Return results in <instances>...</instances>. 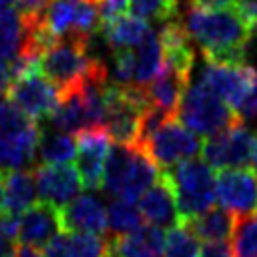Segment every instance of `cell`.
Segmentation results:
<instances>
[{"mask_svg": "<svg viewBox=\"0 0 257 257\" xmlns=\"http://www.w3.org/2000/svg\"><path fill=\"white\" fill-rule=\"evenodd\" d=\"M183 26L209 62H245L253 32L235 6L203 8L189 4Z\"/></svg>", "mask_w": 257, "mask_h": 257, "instance_id": "obj_1", "label": "cell"}, {"mask_svg": "<svg viewBox=\"0 0 257 257\" xmlns=\"http://www.w3.org/2000/svg\"><path fill=\"white\" fill-rule=\"evenodd\" d=\"M90 38L64 36L56 38L40 54V72L62 94L80 90L88 80L106 78V64L88 52Z\"/></svg>", "mask_w": 257, "mask_h": 257, "instance_id": "obj_2", "label": "cell"}, {"mask_svg": "<svg viewBox=\"0 0 257 257\" xmlns=\"http://www.w3.org/2000/svg\"><path fill=\"white\" fill-rule=\"evenodd\" d=\"M155 161L139 145H114L108 149L102 191L112 199L137 203L143 193L159 179Z\"/></svg>", "mask_w": 257, "mask_h": 257, "instance_id": "obj_3", "label": "cell"}, {"mask_svg": "<svg viewBox=\"0 0 257 257\" xmlns=\"http://www.w3.org/2000/svg\"><path fill=\"white\" fill-rule=\"evenodd\" d=\"M163 175L167 177L175 193L181 223L213 207L217 199V193H215L217 177L213 175V167L207 165L205 161H199L193 157L163 171Z\"/></svg>", "mask_w": 257, "mask_h": 257, "instance_id": "obj_4", "label": "cell"}, {"mask_svg": "<svg viewBox=\"0 0 257 257\" xmlns=\"http://www.w3.org/2000/svg\"><path fill=\"white\" fill-rule=\"evenodd\" d=\"M42 128L0 96V169H30L38 157Z\"/></svg>", "mask_w": 257, "mask_h": 257, "instance_id": "obj_5", "label": "cell"}, {"mask_svg": "<svg viewBox=\"0 0 257 257\" xmlns=\"http://www.w3.org/2000/svg\"><path fill=\"white\" fill-rule=\"evenodd\" d=\"M177 116L199 137H213L241 122L239 112L229 106L203 78L197 84L187 86Z\"/></svg>", "mask_w": 257, "mask_h": 257, "instance_id": "obj_6", "label": "cell"}, {"mask_svg": "<svg viewBox=\"0 0 257 257\" xmlns=\"http://www.w3.org/2000/svg\"><path fill=\"white\" fill-rule=\"evenodd\" d=\"M203 161L213 169H249L257 173V133L241 122L207 137Z\"/></svg>", "mask_w": 257, "mask_h": 257, "instance_id": "obj_7", "label": "cell"}, {"mask_svg": "<svg viewBox=\"0 0 257 257\" xmlns=\"http://www.w3.org/2000/svg\"><path fill=\"white\" fill-rule=\"evenodd\" d=\"M54 38H92L100 26V0H50L42 18Z\"/></svg>", "mask_w": 257, "mask_h": 257, "instance_id": "obj_8", "label": "cell"}, {"mask_svg": "<svg viewBox=\"0 0 257 257\" xmlns=\"http://www.w3.org/2000/svg\"><path fill=\"white\" fill-rule=\"evenodd\" d=\"M139 147L163 171L175 167L177 163H183L187 159H193L201 151L199 135H195L191 128H187L179 120V116H173V118L165 120Z\"/></svg>", "mask_w": 257, "mask_h": 257, "instance_id": "obj_9", "label": "cell"}, {"mask_svg": "<svg viewBox=\"0 0 257 257\" xmlns=\"http://www.w3.org/2000/svg\"><path fill=\"white\" fill-rule=\"evenodd\" d=\"M6 98L34 122L50 118L60 104V90L40 72L30 70L12 78Z\"/></svg>", "mask_w": 257, "mask_h": 257, "instance_id": "obj_10", "label": "cell"}, {"mask_svg": "<svg viewBox=\"0 0 257 257\" xmlns=\"http://www.w3.org/2000/svg\"><path fill=\"white\" fill-rule=\"evenodd\" d=\"M203 80L235 110L257 90V68L245 62H209L203 68Z\"/></svg>", "mask_w": 257, "mask_h": 257, "instance_id": "obj_11", "label": "cell"}, {"mask_svg": "<svg viewBox=\"0 0 257 257\" xmlns=\"http://www.w3.org/2000/svg\"><path fill=\"white\" fill-rule=\"evenodd\" d=\"M110 135L104 126H88L76 133V171L82 187L98 191L102 187Z\"/></svg>", "mask_w": 257, "mask_h": 257, "instance_id": "obj_12", "label": "cell"}, {"mask_svg": "<svg viewBox=\"0 0 257 257\" xmlns=\"http://www.w3.org/2000/svg\"><path fill=\"white\" fill-rule=\"evenodd\" d=\"M217 201L237 217L257 213V173L249 169H219Z\"/></svg>", "mask_w": 257, "mask_h": 257, "instance_id": "obj_13", "label": "cell"}, {"mask_svg": "<svg viewBox=\"0 0 257 257\" xmlns=\"http://www.w3.org/2000/svg\"><path fill=\"white\" fill-rule=\"evenodd\" d=\"M34 175H36L38 197L44 203H50L54 207H62L80 195L82 181L78 177V171L70 163L38 165Z\"/></svg>", "mask_w": 257, "mask_h": 257, "instance_id": "obj_14", "label": "cell"}, {"mask_svg": "<svg viewBox=\"0 0 257 257\" xmlns=\"http://www.w3.org/2000/svg\"><path fill=\"white\" fill-rule=\"evenodd\" d=\"M60 229L76 233H106V209L92 195H78L70 203L58 207Z\"/></svg>", "mask_w": 257, "mask_h": 257, "instance_id": "obj_15", "label": "cell"}, {"mask_svg": "<svg viewBox=\"0 0 257 257\" xmlns=\"http://www.w3.org/2000/svg\"><path fill=\"white\" fill-rule=\"evenodd\" d=\"M60 229V215L58 207L50 203H34L30 209H26L18 219V239L22 245L30 247H46Z\"/></svg>", "mask_w": 257, "mask_h": 257, "instance_id": "obj_16", "label": "cell"}, {"mask_svg": "<svg viewBox=\"0 0 257 257\" xmlns=\"http://www.w3.org/2000/svg\"><path fill=\"white\" fill-rule=\"evenodd\" d=\"M139 209L149 225H155L161 229H165V227L173 229V227L181 225V215L177 209L175 193H173L167 177L163 175V171H161L159 179L139 199Z\"/></svg>", "mask_w": 257, "mask_h": 257, "instance_id": "obj_17", "label": "cell"}, {"mask_svg": "<svg viewBox=\"0 0 257 257\" xmlns=\"http://www.w3.org/2000/svg\"><path fill=\"white\" fill-rule=\"evenodd\" d=\"M167 235L161 227L143 225L133 233L110 237L104 257H163Z\"/></svg>", "mask_w": 257, "mask_h": 257, "instance_id": "obj_18", "label": "cell"}, {"mask_svg": "<svg viewBox=\"0 0 257 257\" xmlns=\"http://www.w3.org/2000/svg\"><path fill=\"white\" fill-rule=\"evenodd\" d=\"M159 40H161V48H163L165 68L175 70L185 78H191V72L195 66V50H193L191 36L187 32V28L175 20L163 22Z\"/></svg>", "mask_w": 257, "mask_h": 257, "instance_id": "obj_19", "label": "cell"}, {"mask_svg": "<svg viewBox=\"0 0 257 257\" xmlns=\"http://www.w3.org/2000/svg\"><path fill=\"white\" fill-rule=\"evenodd\" d=\"M106 245L102 235L64 231L44 247V257H104Z\"/></svg>", "mask_w": 257, "mask_h": 257, "instance_id": "obj_20", "label": "cell"}, {"mask_svg": "<svg viewBox=\"0 0 257 257\" xmlns=\"http://www.w3.org/2000/svg\"><path fill=\"white\" fill-rule=\"evenodd\" d=\"M187 86H189V78L163 66V72L151 84L145 86V92H147L151 106H155L171 116H177L179 104L183 100Z\"/></svg>", "mask_w": 257, "mask_h": 257, "instance_id": "obj_21", "label": "cell"}, {"mask_svg": "<svg viewBox=\"0 0 257 257\" xmlns=\"http://www.w3.org/2000/svg\"><path fill=\"white\" fill-rule=\"evenodd\" d=\"M237 215L223 209V207H211L205 213L191 217L183 221L189 231L203 241H231L237 227Z\"/></svg>", "mask_w": 257, "mask_h": 257, "instance_id": "obj_22", "label": "cell"}, {"mask_svg": "<svg viewBox=\"0 0 257 257\" xmlns=\"http://www.w3.org/2000/svg\"><path fill=\"white\" fill-rule=\"evenodd\" d=\"M4 191H6V213L22 215L36 201V175L30 169H10L4 171Z\"/></svg>", "mask_w": 257, "mask_h": 257, "instance_id": "obj_23", "label": "cell"}, {"mask_svg": "<svg viewBox=\"0 0 257 257\" xmlns=\"http://www.w3.org/2000/svg\"><path fill=\"white\" fill-rule=\"evenodd\" d=\"M100 28H102V36H104L106 44L112 50L135 48L151 32L147 20H143V18H139L135 14H122L118 18L102 24Z\"/></svg>", "mask_w": 257, "mask_h": 257, "instance_id": "obj_24", "label": "cell"}, {"mask_svg": "<svg viewBox=\"0 0 257 257\" xmlns=\"http://www.w3.org/2000/svg\"><path fill=\"white\" fill-rule=\"evenodd\" d=\"M133 50H135V82L133 84L147 86L163 72V66H165L159 34L149 32L145 40Z\"/></svg>", "mask_w": 257, "mask_h": 257, "instance_id": "obj_25", "label": "cell"}, {"mask_svg": "<svg viewBox=\"0 0 257 257\" xmlns=\"http://www.w3.org/2000/svg\"><path fill=\"white\" fill-rule=\"evenodd\" d=\"M76 157V141L68 133L42 128L38 141V159L42 165H62Z\"/></svg>", "mask_w": 257, "mask_h": 257, "instance_id": "obj_26", "label": "cell"}, {"mask_svg": "<svg viewBox=\"0 0 257 257\" xmlns=\"http://www.w3.org/2000/svg\"><path fill=\"white\" fill-rule=\"evenodd\" d=\"M26 42V24L18 10H0V58L12 62Z\"/></svg>", "mask_w": 257, "mask_h": 257, "instance_id": "obj_27", "label": "cell"}, {"mask_svg": "<svg viewBox=\"0 0 257 257\" xmlns=\"http://www.w3.org/2000/svg\"><path fill=\"white\" fill-rule=\"evenodd\" d=\"M145 225V217L139 205L122 199H114L106 209V231L112 237H120L137 231Z\"/></svg>", "mask_w": 257, "mask_h": 257, "instance_id": "obj_28", "label": "cell"}, {"mask_svg": "<svg viewBox=\"0 0 257 257\" xmlns=\"http://www.w3.org/2000/svg\"><path fill=\"white\" fill-rule=\"evenodd\" d=\"M199 239L189 231V227L181 223L169 231L163 257H199Z\"/></svg>", "mask_w": 257, "mask_h": 257, "instance_id": "obj_29", "label": "cell"}, {"mask_svg": "<svg viewBox=\"0 0 257 257\" xmlns=\"http://www.w3.org/2000/svg\"><path fill=\"white\" fill-rule=\"evenodd\" d=\"M233 251L235 257H257V213L237 219Z\"/></svg>", "mask_w": 257, "mask_h": 257, "instance_id": "obj_30", "label": "cell"}, {"mask_svg": "<svg viewBox=\"0 0 257 257\" xmlns=\"http://www.w3.org/2000/svg\"><path fill=\"white\" fill-rule=\"evenodd\" d=\"M128 8L143 20H155L163 24L177 14L179 0H128Z\"/></svg>", "mask_w": 257, "mask_h": 257, "instance_id": "obj_31", "label": "cell"}, {"mask_svg": "<svg viewBox=\"0 0 257 257\" xmlns=\"http://www.w3.org/2000/svg\"><path fill=\"white\" fill-rule=\"evenodd\" d=\"M233 6L237 8V12L243 18V22L247 24V28L255 34L257 32V0H235Z\"/></svg>", "mask_w": 257, "mask_h": 257, "instance_id": "obj_32", "label": "cell"}, {"mask_svg": "<svg viewBox=\"0 0 257 257\" xmlns=\"http://www.w3.org/2000/svg\"><path fill=\"white\" fill-rule=\"evenodd\" d=\"M199 257H235V251L229 241H207L201 247Z\"/></svg>", "mask_w": 257, "mask_h": 257, "instance_id": "obj_33", "label": "cell"}, {"mask_svg": "<svg viewBox=\"0 0 257 257\" xmlns=\"http://www.w3.org/2000/svg\"><path fill=\"white\" fill-rule=\"evenodd\" d=\"M128 6V0H100V18H102V24L118 18L124 14Z\"/></svg>", "mask_w": 257, "mask_h": 257, "instance_id": "obj_34", "label": "cell"}, {"mask_svg": "<svg viewBox=\"0 0 257 257\" xmlns=\"http://www.w3.org/2000/svg\"><path fill=\"white\" fill-rule=\"evenodd\" d=\"M18 245H16V237L0 231V257H16Z\"/></svg>", "mask_w": 257, "mask_h": 257, "instance_id": "obj_35", "label": "cell"}, {"mask_svg": "<svg viewBox=\"0 0 257 257\" xmlns=\"http://www.w3.org/2000/svg\"><path fill=\"white\" fill-rule=\"evenodd\" d=\"M12 82V68L10 62L0 58V96H6V90Z\"/></svg>", "mask_w": 257, "mask_h": 257, "instance_id": "obj_36", "label": "cell"}, {"mask_svg": "<svg viewBox=\"0 0 257 257\" xmlns=\"http://www.w3.org/2000/svg\"><path fill=\"white\" fill-rule=\"evenodd\" d=\"M189 4L203 6V8H225L235 4V0H189Z\"/></svg>", "mask_w": 257, "mask_h": 257, "instance_id": "obj_37", "label": "cell"}, {"mask_svg": "<svg viewBox=\"0 0 257 257\" xmlns=\"http://www.w3.org/2000/svg\"><path fill=\"white\" fill-rule=\"evenodd\" d=\"M16 257H44V253H40V249L36 247H30V245H18V251H16Z\"/></svg>", "mask_w": 257, "mask_h": 257, "instance_id": "obj_38", "label": "cell"}, {"mask_svg": "<svg viewBox=\"0 0 257 257\" xmlns=\"http://www.w3.org/2000/svg\"><path fill=\"white\" fill-rule=\"evenodd\" d=\"M6 215V191H4V171L0 169V217Z\"/></svg>", "mask_w": 257, "mask_h": 257, "instance_id": "obj_39", "label": "cell"}, {"mask_svg": "<svg viewBox=\"0 0 257 257\" xmlns=\"http://www.w3.org/2000/svg\"><path fill=\"white\" fill-rule=\"evenodd\" d=\"M18 0H0V10H4V8H8L10 4H16Z\"/></svg>", "mask_w": 257, "mask_h": 257, "instance_id": "obj_40", "label": "cell"}]
</instances>
